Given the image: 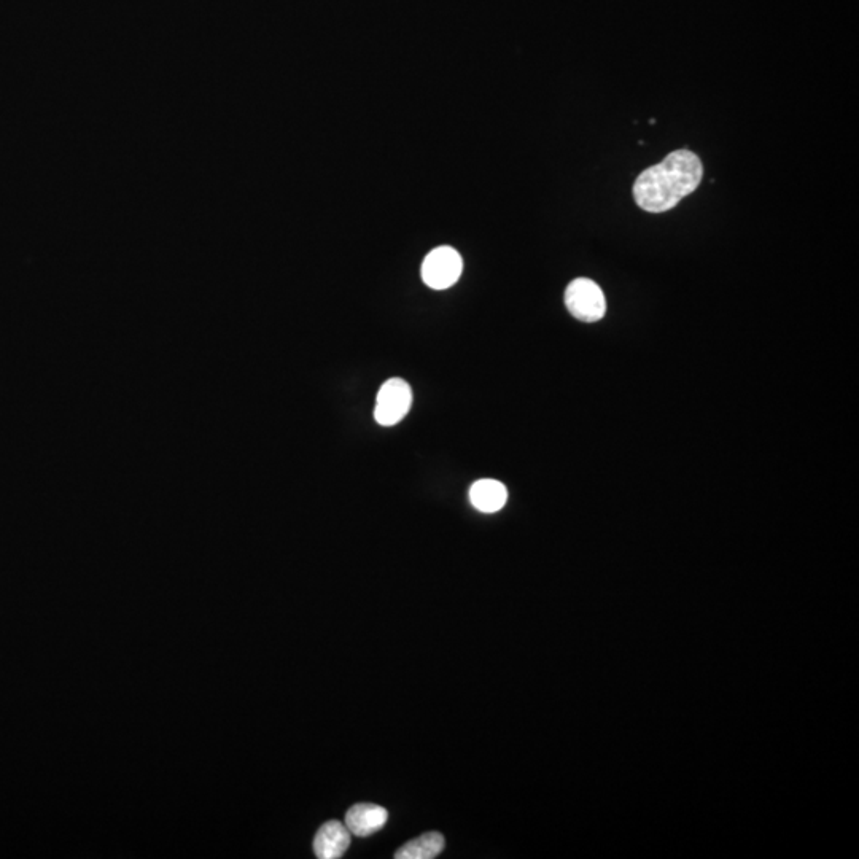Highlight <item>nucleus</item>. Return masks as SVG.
<instances>
[{
    "label": "nucleus",
    "mask_w": 859,
    "mask_h": 859,
    "mask_svg": "<svg viewBox=\"0 0 859 859\" xmlns=\"http://www.w3.org/2000/svg\"><path fill=\"white\" fill-rule=\"evenodd\" d=\"M702 175L704 166L699 156L681 148L638 175L632 190L635 203L651 214L667 212L700 187Z\"/></svg>",
    "instance_id": "f257e3e1"
},
{
    "label": "nucleus",
    "mask_w": 859,
    "mask_h": 859,
    "mask_svg": "<svg viewBox=\"0 0 859 859\" xmlns=\"http://www.w3.org/2000/svg\"><path fill=\"white\" fill-rule=\"evenodd\" d=\"M568 312L581 322H599L607 312V301L602 288L594 280L580 277L568 285L565 292Z\"/></svg>",
    "instance_id": "f03ea898"
},
{
    "label": "nucleus",
    "mask_w": 859,
    "mask_h": 859,
    "mask_svg": "<svg viewBox=\"0 0 859 859\" xmlns=\"http://www.w3.org/2000/svg\"><path fill=\"white\" fill-rule=\"evenodd\" d=\"M413 405V392L408 382L400 378L385 381L379 389L374 419L382 427H393L405 419Z\"/></svg>",
    "instance_id": "7ed1b4c3"
},
{
    "label": "nucleus",
    "mask_w": 859,
    "mask_h": 859,
    "mask_svg": "<svg viewBox=\"0 0 859 859\" xmlns=\"http://www.w3.org/2000/svg\"><path fill=\"white\" fill-rule=\"evenodd\" d=\"M463 261L460 253L452 247H438L425 257L422 263V280L433 290H446L457 284L462 276Z\"/></svg>",
    "instance_id": "20e7f679"
},
{
    "label": "nucleus",
    "mask_w": 859,
    "mask_h": 859,
    "mask_svg": "<svg viewBox=\"0 0 859 859\" xmlns=\"http://www.w3.org/2000/svg\"><path fill=\"white\" fill-rule=\"evenodd\" d=\"M349 829L339 821H328L314 837L315 856L320 859L343 858L350 845Z\"/></svg>",
    "instance_id": "39448f33"
},
{
    "label": "nucleus",
    "mask_w": 859,
    "mask_h": 859,
    "mask_svg": "<svg viewBox=\"0 0 859 859\" xmlns=\"http://www.w3.org/2000/svg\"><path fill=\"white\" fill-rule=\"evenodd\" d=\"M389 813L376 804H357L346 815V826L352 836L368 837L384 828Z\"/></svg>",
    "instance_id": "423d86ee"
},
{
    "label": "nucleus",
    "mask_w": 859,
    "mask_h": 859,
    "mask_svg": "<svg viewBox=\"0 0 859 859\" xmlns=\"http://www.w3.org/2000/svg\"><path fill=\"white\" fill-rule=\"evenodd\" d=\"M508 500V490L495 479H479L470 489V502L481 513H497Z\"/></svg>",
    "instance_id": "0eeeda50"
},
{
    "label": "nucleus",
    "mask_w": 859,
    "mask_h": 859,
    "mask_svg": "<svg viewBox=\"0 0 859 859\" xmlns=\"http://www.w3.org/2000/svg\"><path fill=\"white\" fill-rule=\"evenodd\" d=\"M444 842L443 834L440 832H425L417 839L409 840L408 844L395 853L397 859H433L443 853Z\"/></svg>",
    "instance_id": "6e6552de"
}]
</instances>
